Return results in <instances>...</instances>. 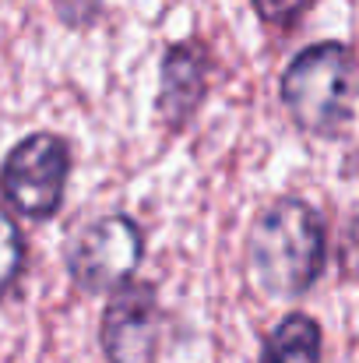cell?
<instances>
[{
    "instance_id": "6da1fadb",
    "label": "cell",
    "mask_w": 359,
    "mask_h": 363,
    "mask_svg": "<svg viewBox=\"0 0 359 363\" xmlns=\"http://www.w3.org/2000/svg\"><path fill=\"white\" fill-rule=\"evenodd\" d=\"M328 254V233L317 208L300 198L264 205L246 237V275L264 296L292 300L307 293Z\"/></svg>"
},
{
    "instance_id": "7a4b0ae2",
    "label": "cell",
    "mask_w": 359,
    "mask_h": 363,
    "mask_svg": "<svg viewBox=\"0 0 359 363\" xmlns=\"http://www.w3.org/2000/svg\"><path fill=\"white\" fill-rule=\"evenodd\" d=\"M282 106L296 127L335 138L353 121L356 106V57L342 43H314L292 57L278 82Z\"/></svg>"
},
{
    "instance_id": "3957f363",
    "label": "cell",
    "mask_w": 359,
    "mask_h": 363,
    "mask_svg": "<svg viewBox=\"0 0 359 363\" xmlns=\"http://www.w3.org/2000/svg\"><path fill=\"white\" fill-rule=\"evenodd\" d=\"M71 173V148L64 138L39 130L21 138L4 159V194L14 212L28 219H50L60 212Z\"/></svg>"
},
{
    "instance_id": "277c9868",
    "label": "cell",
    "mask_w": 359,
    "mask_h": 363,
    "mask_svg": "<svg viewBox=\"0 0 359 363\" xmlns=\"http://www.w3.org/2000/svg\"><path fill=\"white\" fill-rule=\"evenodd\" d=\"M144 254V237L141 226L130 216H103L89 223L78 240L71 243L67 268L78 289L85 293H110L123 289V282L134 275Z\"/></svg>"
},
{
    "instance_id": "5b68a950",
    "label": "cell",
    "mask_w": 359,
    "mask_h": 363,
    "mask_svg": "<svg viewBox=\"0 0 359 363\" xmlns=\"http://www.w3.org/2000/svg\"><path fill=\"white\" fill-rule=\"evenodd\" d=\"M162 314L155 286L134 282L113 293L103 314V353L110 363H148L159 342Z\"/></svg>"
},
{
    "instance_id": "8992f818",
    "label": "cell",
    "mask_w": 359,
    "mask_h": 363,
    "mask_svg": "<svg viewBox=\"0 0 359 363\" xmlns=\"http://www.w3.org/2000/svg\"><path fill=\"white\" fill-rule=\"evenodd\" d=\"M208 53L201 43H176L162 57L159 74V117L169 127H183L205 99Z\"/></svg>"
},
{
    "instance_id": "52a82bcc",
    "label": "cell",
    "mask_w": 359,
    "mask_h": 363,
    "mask_svg": "<svg viewBox=\"0 0 359 363\" xmlns=\"http://www.w3.org/2000/svg\"><path fill=\"white\" fill-rule=\"evenodd\" d=\"M261 363H321V325L310 314L282 318L264 339Z\"/></svg>"
},
{
    "instance_id": "ba28073f",
    "label": "cell",
    "mask_w": 359,
    "mask_h": 363,
    "mask_svg": "<svg viewBox=\"0 0 359 363\" xmlns=\"http://www.w3.org/2000/svg\"><path fill=\"white\" fill-rule=\"evenodd\" d=\"M18 268H21V233H18L14 219L4 216V289L14 286Z\"/></svg>"
},
{
    "instance_id": "9c48e42d",
    "label": "cell",
    "mask_w": 359,
    "mask_h": 363,
    "mask_svg": "<svg viewBox=\"0 0 359 363\" xmlns=\"http://www.w3.org/2000/svg\"><path fill=\"white\" fill-rule=\"evenodd\" d=\"M253 7L268 25H292L307 7V0H253Z\"/></svg>"
}]
</instances>
